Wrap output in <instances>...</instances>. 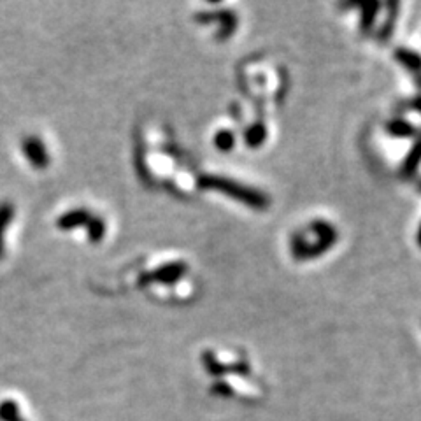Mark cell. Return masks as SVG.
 Wrapping results in <instances>:
<instances>
[{"mask_svg": "<svg viewBox=\"0 0 421 421\" xmlns=\"http://www.w3.org/2000/svg\"><path fill=\"white\" fill-rule=\"evenodd\" d=\"M420 160H421V141L416 144V146H414V149H413V153H411V156H407V160H405L404 172H407V174H413V172L416 171Z\"/></svg>", "mask_w": 421, "mask_h": 421, "instance_id": "obj_1", "label": "cell"}, {"mask_svg": "<svg viewBox=\"0 0 421 421\" xmlns=\"http://www.w3.org/2000/svg\"><path fill=\"white\" fill-rule=\"evenodd\" d=\"M418 244L421 246V227H420V232H418Z\"/></svg>", "mask_w": 421, "mask_h": 421, "instance_id": "obj_2", "label": "cell"}]
</instances>
